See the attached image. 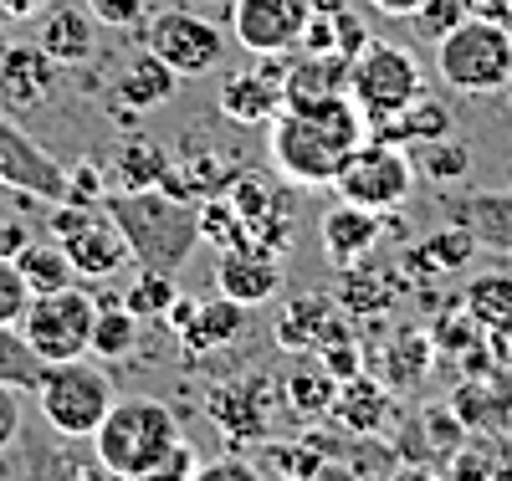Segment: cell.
I'll return each mask as SVG.
<instances>
[{
	"label": "cell",
	"instance_id": "6da1fadb",
	"mask_svg": "<svg viewBox=\"0 0 512 481\" xmlns=\"http://www.w3.org/2000/svg\"><path fill=\"white\" fill-rule=\"evenodd\" d=\"M272 164L287 185L318 190L333 185V174L344 169V159L369 139V118L359 113L354 98H328L313 108H282L272 123Z\"/></svg>",
	"mask_w": 512,
	"mask_h": 481
},
{
	"label": "cell",
	"instance_id": "7a4b0ae2",
	"mask_svg": "<svg viewBox=\"0 0 512 481\" xmlns=\"http://www.w3.org/2000/svg\"><path fill=\"white\" fill-rule=\"evenodd\" d=\"M103 205L128 241V256L144 272L175 277L190 261V251L200 246V205L195 200H180L169 190H108Z\"/></svg>",
	"mask_w": 512,
	"mask_h": 481
},
{
	"label": "cell",
	"instance_id": "3957f363",
	"mask_svg": "<svg viewBox=\"0 0 512 481\" xmlns=\"http://www.w3.org/2000/svg\"><path fill=\"white\" fill-rule=\"evenodd\" d=\"M175 441H180V415L169 410L164 400H154V395L113 400V410L93 430L98 466L108 476H118V481H139Z\"/></svg>",
	"mask_w": 512,
	"mask_h": 481
},
{
	"label": "cell",
	"instance_id": "277c9868",
	"mask_svg": "<svg viewBox=\"0 0 512 481\" xmlns=\"http://www.w3.org/2000/svg\"><path fill=\"white\" fill-rule=\"evenodd\" d=\"M31 395L41 405V420H47L62 441H93V430L113 410L118 389H113V379H108V369L98 359L82 354V359L47 364Z\"/></svg>",
	"mask_w": 512,
	"mask_h": 481
},
{
	"label": "cell",
	"instance_id": "5b68a950",
	"mask_svg": "<svg viewBox=\"0 0 512 481\" xmlns=\"http://www.w3.org/2000/svg\"><path fill=\"white\" fill-rule=\"evenodd\" d=\"M436 72L456 93H507L512 87V31L487 16H466L436 41Z\"/></svg>",
	"mask_w": 512,
	"mask_h": 481
},
{
	"label": "cell",
	"instance_id": "8992f818",
	"mask_svg": "<svg viewBox=\"0 0 512 481\" xmlns=\"http://www.w3.org/2000/svg\"><path fill=\"white\" fill-rule=\"evenodd\" d=\"M93 313H98V297L72 282V287H57V292H36L16 328H21V338L31 343V354L41 364H62V359L88 354Z\"/></svg>",
	"mask_w": 512,
	"mask_h": 481
},
{
	"label": "cell",
	"instance_id": "52a82bcc",
	"mask_svg": "<svg viewBox=\"0 0 512 481\" xmlns=\"http://www.w3.org/2000/svg\"><path fill=\"white\" fill-rule=\"evenodd\" d=\"M420 93H425V72H420L415 52L395 47V41H369L349 67V98L359 103V113L369 123L405 113Z\"/></svg>",
	"mask_w": 512,
	"mask_h": 481
},
{
	"label": "cell",
	"instance_id": "ba28073f",
	"mask_svg": "<svg viewBox=\"0 0 512 481\" xmlns=\"http://www.w3.org/2000/svg\"><path fill=\"white\" fill-rule=\"evenodd\" d=\"M333 190H338V200H354V205H364V210L390 215V210L405 205L410 190H415V159H410V149L384 144V139L369 134V139L344 159V169L333 174Z\"/></svg>",
	"mask_w": 512,
	"mask_h": 481
},
{
	"label": "cell",
	"instance_id": "9c48e42d",
	"mask_svg": "<svg viewBox=\"0 0 512 481\" xmlns=\"http://www.w3.org/2000/svg\"><path fill=\"white\" fill-rule=\"evenodd\" d=\"M52 236L62 241V251L72 256L77 277H93V282H108L113 272H123L128 261V241L118 231V221L108 215V205H77V200H57L52 210Z\"/></svg>",
	"mask_w": 512,
	"mask_h": 481
},
{
	"label": "cell",
	"instance_id": "30bf717a",
	"mask_svg": "<svg viewBox=\"0 0 512 481\" xmlns=\"http://www.w3.org/2000/svg\"><path fill=\"white\" fill-rule=\"evenodd\" d=\"M149 52L164 62V67H175V77H210V72H221L226 62V31L216 21H205L200 11H159L149 21Z\"/></svg>",
	"mask_w": 512,
	"mask_h": 481
},
{
	"label": "cell",
	"instance_id": "8fae6325",
	"mask_svg": "<svg viewBox=\"0 0 512 481\" xmlns=\"http://www.w3.org/2000/svg\"><path fill=\"white\" fill-rule=\"evenodd\" d=\"M313 21V0H231V36L251 57H287Z\"/></svg>",
	"mask_w": 512,
	"mask_h": 481
},
{
	"label": "cell",
	"instance_id": "7c38bea8",
	"mask_svg": "<svg viewBox=\"0 0 512 481\" xmlns=\"http://www.w3.org/2000/svg\"><path fill=\"white\" fill-rule=\"evenodd\" d=\"M282 57H256V72H236L221 82V118L241 128H267L282 113Z\"/></svg>",
	"mask_w": 512,
	"mask_h": 481
},
{
	"label": "cell",
	"instance_id": "4fadbf2b",
	"mask_svg": "<svg viewBox=\"0 0 512 481\" xmlns=\"http://www.w3.org/2000/svg\"><path fill=\"white\" fill-rule=\"evenodd\" d=\"M216 292L241 302V308H262L282 292V261L267 246H226L216 256Z\"/></svg>",
	"mask_w": 512,
	"mask_h": 481
},
{
	"label": "cell",
	"instance_id": "5bb4252c",
	"mask_svg": "<svg viewBox=\"0 0 512 481\" xmlns=\"http://www.w3.org/2000/svg\"><path fill=\"white\" fill-rule=\"evenodd\" d=\"M62 72L67 67H57L41 52V41H6V47H0V103L6 108H41L57 93Z\"/></svg>",
	"mask_w": 512,
	"mask_h": 481
},
{
	"label": "cell",
	"instance_id": "9a60e30c",
	"mask_svg": "<svg viewBox=\"0 0 512 481\" xmlns=\"http://www.w3.org/2000/svg\"><path fill=\"white\" fill-rule=\"evenodd\" d=\"M0 185L31 190L41 200H67V169L52 164L26 134H16V128L0 118Z\"/></svg>",
	"mask_w": 512,
	"mask_h": 481
},
{
	"label": "cell",
	"instance_id": "2e32d148",
	"mask_svg": "<svg viewBox=\"0 0 512 481\" xmlns=\"http://www.w3.org/2000/svg\"><path fill=\"white\" fill-rule=\"evenodd\" d=\"M379 210H364L354 200H338L333 210H323V221H318V241H323V256H328V267L338 272H349L354 261H369V251L379 246Z\"/></svg>",
	"mask_w": 512,
	"mask_h": 481
},
{
	"label": "cell",
	"instance_id": "e0dca14e",
	"mask_svg": "<svg viewBox=\"0 0 512 481\" xmlns=\"http://www.w3.org/2000/svg\"><path fill=\"white\" fill-rule=\"evenodd\" d=\"M446 221H461L477 246L512 256V190H446Z\"/></svg>",
	"mask_w": 512,
	"mask_h": 481
},
{
	"label": "cell",
	"instance_id": "ac0fdd59",
	"mask_svg": "<svg viewBox=\"0 0 512 481\" xmlns=\"http://www.w3.org/2000/svg\"><path fill=\"white\" fill-rule=\"evenodd\" d=\"M349 57L344 52H303L282 72V108H313L328 98H349Z\"/></svg>",
	"mask_w": 512,
	"mask_h": 481
},
{
	"label": "cell",
	"instance_id": "d6986e66",
	"mask_svg": "<svg viewBox=\"0 0 512 481\" xmlns=\"http://www.w3.org/2000/svg\"><path fill=\"white\" fill-rule=\"evenodd\" d=\"M272 400H277L272 379H241V384L216 389V395L205 400V410H210V420H216L221 430L241 435V441H262V435H267V410H272Z\"/></svg>",
	"mask_w": 512,
	"mask_h": 481
},
{
	"label": "cell",
	"instance_id": "ffe728a7",
	"mask_svg": "<svg viewBox=\"0 0 512 481\" xmlns=\"http://www.w3.org/2000/svg\"><path fill=\"white\" fill-rule=\"evenodd\" d=\"M36 41L57 67H82V62L98 57V21H93L88 6H52Z\"/></svg>",
	"mask_w": 512,
	"mask_h": 481
},
{
	"label": "cell",
	"instance_id": "44dd1931",
	"mask_svg": "<svg viewBox=\"0 0 512 481\" xmlns=\"http://www.w3.org/2000/svg\"><path fill=\"white\" fill-rule=\"evenodd\" d=\"M251 323V308H241V302L231 297H216V302H195L190 323L180 328V343H185V359H205L216 354V348H226L231 338H241Z\"/></svg>",
	"mask_w": 512,
	"mask_h": 481
},
{
	"label": "cell",
	"instance_id": "7402d4cb",
	"mask_svg": "<svg viewBox=\"0 0 512 481\" xmlns=\"http://www.w3.org/2000/svg\"><path fill=\"white\" fill-rule=\"evenodd\" d=\"M175 87H180L175 67H164V62L144 47L128 67H118V77H113V98H118L123 108H134V113H154V108H164L169 98H175Z\"/></svg>",
	"mask_w": 512,
	"mask_h": 481
},
{
	"label": "cell",
	"instance_id": "603a6c76",
	"mask_svg": "<svg viewBox=\"0 0 512 481\" xmlns=\"http://www.w3.org/2000/svg\"><path fill=\"white\" fill-rule=\"evenodd\" d=\"M369 134L384 139V144H400V149H415V144H431V139H446L451 134V108L441 98H415L405 113L384 118V123H369Z\"/></svg>",
	"mask_w": 512,
	"mask_h": 481
},
{
	"label": "cell",
	"instance_id": "cb8c5ba5",
	"mask_svg": "<svg viewBox=\"0 0 512 481\" xmlns=\"http://www.w3.org/2000/svg\"><path fill=\"white\" fill-rule=\"evenodd\" d=\"M338 328V302L333 297H297L292 308L282 313V323H277V343L282 348H318V343H328Z\"/></svg>",
	"mask_w": 512,
	"mask_h": 481
},
{
	"label": "cell",
	"instance_id": "d4e9b609",
	"mask_svg": "<svg viewBox=\"0 0 512 481\" xmlns=\"http://www.w3.org/2000/svg\"><path fill=\"white\" fill-rule=\"evenodd\" d=\"M16 267H21L31 297H36V292H57V287H72V282H77V267H72V256L62 251L57 236H52V241H26V246L16 251Z\"/></svg>",
	"mask_w": 512,
	"mask_h": 481
},
{
	"label": "cell",
	"instance_id": "484cf974",
	"mask_svg": "<svg viewBox=\"0 0 512 481\" xmlns=\"http://www.w3.org/2000/svg\"><path fill=\"white\" fill-rule=\"evenodd\" d=\"M461 308H466V318H472L477 328L502 338L512 328V277L507 272H482L472 287H466Z\"/></svg>",
	"mask_w": 512,
	"mask_h": 481
},
{
	"label": "cell",
	"instance_id": "4316f807",
	"mask_svg": "<svg viewBox=\"0 0 512 481\" xmlns=\"http://www.w3.org/2000/svg\"><path fill=\"white\" fill-rule=\"evenodd\" d=\"M139 348V318L123 308V297L118 302H98V313H93V338H88V359H128Z\"/></svg>",
	"mask_w": 512,
	"mask_h": 481
},
{
	"label": "cell",
	"instance_id": "83f0119b",
	"mask_svg": "<svg viewBox=\"0 0 512 481\" xmlns=\"http://www.w3.org/2000/svg\"><path fill=\"white\" fill-rule=\"evenodd\" d=\"M169 164H175V154L159 144H123L113 154V185L118 190H164Z\"/></svg>",
	"mask_w": 512,
	"mask_h": 481
},
{
	"label": "cell",
	"instance_id": "f1b7e54d",
	"mask_svg": "<svg viewBox=\"0 0 512 481\" xmlns=\"http://www.w3.org/2000/svg\"><path fill=\"white\" fill-rule=\"evenodd\" d=\"M384 410H390L384 384H374V379H364V374L344 379V384H338V395H333V415L344 420V425H354L359 435L379 430V425H384Z\"/></svg>",
	"mask_w": 512,
	"mask_h": 481
},
{
	"label": "cell",
	"instance_id": "f546056e",
	"mask_svg": "<svg viewBox=\"0 0 512 481\" xmlns=\"http://www.w3.org/2000/svg\"><path fill=\"white\" fill-rule=\"evenodd\" d=\"M282 395H287V410L297 420H318L333 410V395H338V379L323 369V364H297L282 384Z\"/></svg>",
	"mask_w": 512,
	"mask_h": 481
},
{
	"label": "cell",
	"instance_id": "4dcf8cb0",
	"mask_svg": "<svg viewBox=\"0 0 512 481\" xmlns=\"http://www.w3.org/2000/svg\"><path fill=\"white\" fill-rule=\"evenodd\" d=\"M410 159H415V174H425V180H436V185H466L472 180V149L451 134L431 139V144H415Z\"/></svg>",
	"mask_w": 512,
	"mask_h": 481
},
{
	"label": "cell",
	"instance_id": "1f68e13d",
	"mask_svg": "<svg viewBox=\"0 0 512 481\" xmlns=\"http://www.w3.org/2000/svg\"><path fill=\"white\" fill-rule=\"evenodd\" d=\"M420 251H425V261H431L436 272H466V267H472V256H477V236L466 231L461 221H446L441 231L425 236Z\"/></svg>",
	"mask_w": 512,
	"mask_h": 481
},
{
	"label": "cell",
	"instance_id": "d6a6232c",
	"mask_svg": "<svg viewBox=\"0 0 512 481\" xmlns=\"http://www.w3.org/2000/svg\"><path fill=\"white\" fill-rule=\"evenodd\" d=\"M175 302H180V287H175V277H169V272H139L134 287L123 292V308L134 313L139 323L144 318H164Z\"/></svg>",
	"mask_w": 512,
	"mask_h": 481
},
{
	"label": "cell",
	"instance_id": "836d02e7",
	"mask_svg": "<svg viewBox=\"0 0 512 481\" xmlns=\"http://www.w3.org/2000/svg\"><path fill=\"white\" fill-rule=\"evenodd\" d=\"M41 364L36 354H31V343L21 338V328H0V384H11V389H36V379H41Z\"/></svg>",
	"mask_w": 512,
	"mask_h": 481
},
{
	"label": "cell",
	"instance_id": "e575fe53",
	"mask_svg": "<svg viewBox=\"0 0 512 481\" xmlns=\"http://www.w3.org/2000/svg\"><path fill=\"white\" fill-rule=\"evenodd\" d=\"M477 6H482V0H420V11L410 21H415V31L425 41H441L451 26H461L466 16H477Z\"/></svg>",
	"mask_w": 512,
	"mask_h": 481
},
{
	"label": "cell",
	"instance_id": "d590c367",
	"mask_svg": "<svg viewBox=\"0 0 512 481\" xmlns=\"http://www.w3.org/2000/svg\"><path fill=\"white\" fill-rule=\"evenodd\" d=\"M31 302V287L16 267V256H0V328H16Z\"/></svg>",
	"mask_w": 512,
	"mask_h": 481
},
{
	"label": "cell",
	"instance_id": "8d00e7d4",
	"mask_svg": "<svg viewBox=\"0 0 512 481\" xmlns=\"http://www.w3.org/2000/svg\"><path fill=\"white\" fill-rule=\"evenodd\" d=\"M313 354H323L318 364H323V369H328L338 384H344V379H354V374H359V364H364V359H359V343L349 338V328H338L328 343H318V348H313Z\"/></svg>",
	"mask_w": 512,
	"mask_h": 481
},
{
	"label": "cell",
	"instance_id": "74e56055",
	"mask_svg": "<svg viewBox=\"0 0 512 481\" xmlns=\"http://www.w3.org/2000/svg\"><path fill=\"white\" fill-rule=\"evenodd\" d=\"M195 466H200V456H195V446L180 435V441L169 446V451H164V456H159L139 481H190V476H195Z\"/></svg>",
	"mask_w": 512,
	"mask_h": 481
},
{
	"label": "cell",
	"instance_id": "f35d334b",
	"mask_svg": "<svg viewBox=\"0 0 512 481\" xmlns=\"http://www.w3.org/2000/svg\"><path fill=\"white\" fill-rule=\"evenodd\" d=\"M149 6H154V0H88L93 21H98V26H118V31L139 26V21L149 16Z\"/></svg>",
	"mask_w": 512,
	"mask_h": 481
},
{
	"label": "cell",
	"instance_id": "ab89813d",
	"mask_svg": "<svg viewBox=\"0 0 512 481\" xmlns=\"http://www.w3.org/2000/svg\"><path fill=\"white\" fill-rule=\"evenodd\" d=\"M108 195V174L98 169V164H77V169H67V200H77V205H98Z\"/></svg>",
	"mask_w": 512,
	"mask_h": 481
},
{
	"label": "cell",
	"instance_id": "60d3db41",
	"mask_svg": "<svg viewBox=\"0 0 512 481\" xmlns=\"http://www.w3.org/2000/svg\"><path fill=\"white\" fill-rule=\"evenodd\" d=\"M21 420H26V410H21V389L0 384V451H11V446L21 441Z\"/></svg>",
	"mask_w": 512,
	"mask_h": 481
},
{
	"label": "cell",
	"instance_id": "b9f144b4",
	"mask_svg": "<svg viewBox=\"0 0 512 481\" xmlns=\"http://www.w3.org/2000/svg\"><path fill=\"white\" fill-rule=\"evenodd\" d=\"M190 481H267V476L256 471L251 461H241V456H221V461H210V466H195Z\"/></svg>",
	"mask_w": 512,
	"mask_h": 481
},
{
	"label": "cell",
	"instance_id": "7bdbcfd3",
	"mask_svg": "<svg viewBox=\"0 0 512 481\" xmlns=\"http://www.w3.org/2000/svg\"><path fill=\"white\" fill-rule=\"evenodd\" d=\"M47 6H52V0H0V21H31Z\"/></svg>",
	"mask_w": 512,
	"mask_h": 481
},
{
	"label": "cell",
	"instance_id": "ee69618b",
	"mask_svg": "<svg viewBox=\"0 0 512 481\" xmlns=\"http://www.w3.org/2000/svg\"><path fill=\"white\" fill-rule=\"evenodd\" d=\"M26 241H31V236H26L21 221H0V256H16Z\"/></svg>",
	"mask_w": 512,
	"mask_h": 481
},
{
	"label": "cell",
	"instance_id": "f6af8a7d",
	"mask_svg": "<svg viewBox=\"0 0 512 481\" xmlns=\"http://www.w3.org/2000/svg\"><path fill=\"white\" fill-rule=\"evenodd\" d=\"M31 481H93L82 466H72V461H62V466H47V471H36Z\"/></svg>",
	"mask_w": 512,
	"mask_h": 481
},
{
	"label": "cell",
	"instance_id": "bcb514c9",
	"mask_svg": "<svg viewBox=\"0 0 512 481\" xmlns=\"http://www.w3.org/2000/svg\"><path fill=\"white\" fill-rule=\"evenodd\" d=\"M369 6L384 11V16H405V21H410V16L420 11V0H369Z\"/></svg>",
	"mask_w": 512,
	"mask_h": 481
},
{
	"label": "cell",
	"instance_id": "7dc6e473",
	"mask_svg": "<svg viewBox=\"0 0 512 481\" xmlns=\"http://www.w3.org/2000/svg\"><path fill=\"white\" fill-rule=\"evenodd\" d=\"M400 481H431V476H425V471H405Z\"/></svg>",
	"mask_w": 512,
	"mask_h": 481
},
{
	"label": "cell",
	"instance_id": "c3c4849f",
	"mask_svg": "<svg viewBox=\"0 0 512 481\" xmlns=\"http://www.w3.org/2000/svg\"><path fill=\"white\" fill-rule=\"evenodd\" d=\"M502 338H512V328H507V333H502Z\"/></svg>",
	"mask_w": 512,
	"mask_h": 481
},
{
	"label": "cell",
	"instance_id": "681fc988",
	"mask_svg": "<svg viewBox=\"0 0 512 481\" xmlns=\"http://www.w3.org/2000/svg\"><path fill=\"white\" fill-rule=\"evenodd\" d=\"M0 47H6V41H0Z\"/></svg>",
	"mask_w": 512,
	"mask_h": 481
},
{
	"label": "cell",
	"instance_id": "f907efd6",
	"mask_svg": "<svg viewBox=\"0 0 512 481\" xmlns=\"http://www.w3.org/2000/svg\"><path fill=\"white\" fill-rule=\"evenodd\" d=\"M507 6H512V0H507Z\"/></svg>",
	"mask_w": 512,
	"mask_h": 481
}]
</instances>
